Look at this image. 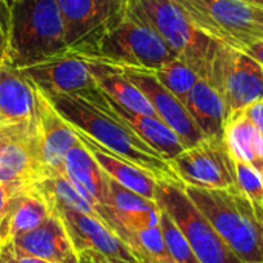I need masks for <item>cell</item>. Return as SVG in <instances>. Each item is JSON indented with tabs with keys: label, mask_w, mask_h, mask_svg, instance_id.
<instances>
[{
	"label": "cell",
	"mask_w": 263,
	"mask_h": 263,
	"mask_svg": "<svg viewBox=\"0 0 263 263\" xmlns=\"http://www.w3.org/2000/svg\"><path fill=\"white\" fill-rule=\"evenodd\" d=\"M206 79L222 96L230 117L263 100V66L243 49L216 42Z\"/></svg>",
	"instance_id": "7"
},
{
	"label": "cell",
	"mask_w": 263,
	"mask_h": 263,
	"mask_svg": "<svg viewBox=\"0 0 263 263\" xmlns=\"http://www.w3.org/2000/svg\"><path fill=\"white\" fill-rule=\"evenodd\" d=\"M108 176V174H106ZM108 228L122 240L126 231L139 233L159 225L156 202L125 188L108 176Z\"/></svg>",
	"instance_id": "17"
},
{
	"label": "cell",
	"mask_w": 263,
	"mask_h": 263,
	"mask_svg": "<svg viewBox=\"0 0 263 263\" xmlns=\"http://www.w3.org/2000/svg\"><path fill=\"white\" fill-rule=\"evenodd\" d=\"M52 210L46 199L32 186L17 190L9 202L8 211L0 222V237L9 242L42 225Z\"/></svg>",
	"instance_id": "21"
},
{
	"label": "cell",
	"mask_w": 263,
	"mask_h": 263,
	"mask_svg": "<svg viewBox=\"0 0 263 263\" xmlns=\"http://www.w3.org/2000/svg\"><path fill=\"white\" fill-rule=\"evenodd\" d=\"M128 12L153 28L200 77H206L217 40L202 32L176 0H129Z\"/></svg>",
	"instance_id": "4"
},
{
	"label": "cell",
	"mask_w": 263,
	"mask_h": 263,
	"mask_svg": "<svg viewBox=\"0 0 263 263\" xmlns=\"http://www.w3.org/2000/svg\"><path fill=\"white\" fill-rule=\"evenodd\" d=\"M247 2H250V3H253V5H256V6L263 8V0H247Z\"/></svg>",
	"instance_id": "38"
},
{
	"label": "cell",
	"mask_w": 263,
	"mask_h": 263,
	"mask_svg": "<svg viewBox=\"0 0 263 263\" xmlns=\"http://www.w3.org/2000/svg\"><path fill=\"white\" fill-rule=\"evenodd\" d=\"M185 185L211 190H239L234 160L223 139H205L170 160Z\"/></svg>",
	"instance_id": "11"
},
{
	"label": "cell",
	"mask_w": 263,
	"mask_h": 263,
	"mask_svg": "<svg viewBox=\"0 0 263 263\" xmlns=\"http://www.w3.org/2000/svg\"><path fill=\"white\" fill-rule=\"evenodd\" d=\"M15 2H17V0H5V3L8 5V8H9V9H11V6H12Z\"/></svg>",
	"instance_id": "39"
},
{
	"label": "cell",
	"mask_w": 263,
	"mask_h": 263,
	"mask_svg": "<svg viewBox=\"0 0 263 263\" xmlns=\"http://www.w3.org/2000/svg\"><path fill=\"white\" fill-rule=\"evenodd\" d=\"M77 134H79V139L82 140V143L91 151V154L94 156V159L97 160L100 168L111 179H114L125 188L140 194L142 197L156 202L159 180L153 174H149L143 168L109 153L108 149H105L103 146H100L99 143H96L85 134L79 133V131H77Z\"/></svg>",
	"instance_id": "22"
},
{
	"label": "cell",
	"mask_w": 263,
	"mask_h": 263,
	"mask_svg": "<svg viewBox=\"0 0 263 263\" xmlns=\"http://www.w3.org/2000/svg\"><path fill=\"white\" fill-rule=\"evenodd\" d=\"M46 174L34 119L0 123V182L22 190Z\"/></svg>",
	"instance_id": "10"
},
{
	"label": "cell",
	"mask_w": 263,
	"mask_h": 263,
	"mask_svg": "<svg viewBox=\"0 0 263 263\" xmlns=\"http://www.w3.org/2000/svg\"><path fill=\"white\" fill-rule=\"evenodd\" d=\"M79 254H80V263H94L91 260V257H89V254L86 251H82Z\"/></svg>",
	"instance_id": "37"
},
{
	"label": "cell",
	"mask_w": 263,
	"mask_h": 263,
	"mask_svg": "<svg viewBox=\"0 0 263 263\" xmlns=\"http://www.w3.org/2000/svg\"><path fill=\"white\" fill-rule=\"evenodd\" d=\"M9 242L20 251L49 263H80V254L76 250L66 227L55 213L35 230L14 237Z\"/></svg>",
	"instance_id": "18"
},
{
	"label": "cell",
	"mask_w": 263,
	"mask_h": 263,
	"mask_svg": "<svg viewBox=\"0 0 263 263\" xmlns=\"http://www.w3.org/2000/svg\"><path fill=\"white\" fill-rule=\"evenodd\" d=\"M18 69L45 96L80 94L97 88L86 60L72 52Z\"/></svg>",
	"instance_id": "14"
},
{
	"label": "cell",
	"mask_w": 263,
	"mask_h": 263,
	"mask_svg": "<svg viewBox=\"0 0 263 263\" xmlns=\"http://www.w3.org/2000/svg\"><path fill=\"white\" fill-rule=\"evenodd\" d=\"M159 206V205H157ZM159 227L162 231L163 242L173 260L176 263H199L197 257L194 256L190 243L186 242L182 230L174 222V219L168 214V211L159 206Z\"/></svg>",
	"instance_id": "27"
},
{
	"label": "cell",
	"mask_w": 263,
	"mask_h": 263,
	"mask_svg": "<svg viewBox=\"0 0 263 263\" xmlns=\"http://www.w3.org/2000/svg\"><path fill=\"white\" fill-rule=\"evenodd\" d=\"M57 0H17L11 6L6 60L23 68L68 54Z\"/></svg>",
	"instance_id": "2"
},
{
	"label": "cell",
	"mask_w": 263,
	"mask_h": 263,
	"mask_svg": "<svg viewBox=\"0 0 263 263\" xmlns=\"http://www.w3.org/2000/svg\"><path fill=\"white\" fill-rule=\"evenodd\" d=\"M32 119L46 173L65 171V159L68 153L80 142L77 131L59 114L52 103L39 89L37 108Z\"/></svg>",
	"instance_id": "16"
},
{
	"label": "cell",
	"mask_w": 263,
	"mask_h": 263,
	"mask_svg": "<svg viewBox=\"0 0 263 263\" xmlns=\"http://www.w3.org/2000/svg\"><path fill=\"white\" fill-rule=\"evenodd\" d=\"M46 202L49 203L52 213H55L66 227V231L79 253L89 250L106 257L139 263L131 250L100 219L80 213L54 199H46Z\"/></svg>",
	"instance_id": "15"
},
{
	"label": "cell",
	"mask_w": 263,
	"mask_h": 263,
	"mask_svg": "<svg viewBox=\"0 0 263 263\" xmlns=\"http://www.w3.org/2000/svg\"><path fill=\"white\" fill-rule=\"evenodd\" d=\"M69 52L82 55L128 14L129 0H57Z\"/></svg>",
	"instance_id": "9"
},
{
	"label": "cell",
	"mask_w": 263,
	"mask_h": 263,
	"mask_svg": "<svg viewBox=\"0 0 263 263\" xmlns=\"http://www.w3.org/2000/svg\"><path fill=\"white\" fill-rule=\"evenodd\" d=\"M185 191L240 262L263 263L254 210L240 190L185 185Z\"/></svg>",
	"instance_id": "3"
},
{
	"label": "cell",
	"mask_w": 263,
	"mask_h": 263,
	"mask_svg": "<svg viewBox=\"0 0 263 263\" xmlns=\"http://www.w3.org/2000/svg\"><path fill=\"white\" fill-rule=\"evenodd\" d=\"M91 257V260L94 263H133L129 260H125V259H117V257H106L100 253H96V251H86Z\"/></svg>",
	"instance_id": "33"
},
{
	"label": "cell",
	"mask_w": 263,
	"mask_h": 263,
	"mask_svg": "<svg viewBox=\"0 0 263 263\" xmlns=\"http://www.w3.org/2000/svg\"><path fill=\"white\" fill-rule=\"evenodd\" d=\"M0 263H49L35 256L26 254L15 248L11 242H6L0 253Z\"/></svg>",
	"instance_id": "29"
},
{
	"label": "cell",
	"mask_w": 263,
	"mask_h": 263,
	"mask_svg": "<svg viewBox=\"0 0 263 263\" xmlns=\"http://www.w3.org/2000/svg\"><path fill=\"white\" fill-rule=\"evenodd\" d=\"M156 203L179 225L199 263H242L188 197L185 185L159 180Z\"/></svg>",
	"instance_id": "8"
},
{
	"label": "cell",
	"mask_w": 263,
	"mask_h": 263,
	"mask_svg": "<svg viewBox=\"0 0 263 263\" xmlns=\"http://www.w3.org/2000/svg\"><path fill=\"white\" fill-rule=\"evenodd\" d=\"M17 190H14L12 186L0 182V222L3 220L6 211H8V206H9V202H11V197L12 194L15 193Z\"/></svg>",
	"instance_id": "31"
},
{
	"label": "cell",
	"mask_w": 263,
	"mask_h": 263,
	"mask_svg": "<svg viewBox=\"0 0 263 263\" xmlns=\"http://www.w3.org/2000/svg\"><path fill=\"white\" fill-rule=\"evenodd\" d=\"M208 37L245 49L263 42V8L247 0H176Z\"/></svg>",
	"instance_id": "6"
},
{
	"label": "cell",
	"mask_w": 263,
	"mask_h": 263,
	"mask_svg": "<svg viewBox=\"0 0 263 263\" xmlns=\"http://www.w3.org/2000/svg\"><path fill=\"white\" fill-rule=\"evenodd\" d=\"M6 48H8V37L0 28V62L6 60Z\"/></svg>",
	"instance_id": "36"
},
{
	"label": "cell",
	"mask_w": 263,
	"mask_h": 263,
	"mask_svg": "<svg viewBox=\"0 0 263 263\" xmlns=\"http://www.w3.org/2000/svg\"><path fill=\"white\" fill-rule=\"evenodd\" d=\"M236 182L240 193L253 206L263 205V176L251 165L234 160Z\"/></svg>",
	"instance_id": "28"
},
{
	"label": "cell",
	"mask_w": 263,
	"mask_h": 263,
	"mask_svg": "<svg viewBox=\"0 0 263 263\" xmlns=\"http://www.w3.org/2000/svg\"><path fill=\"white\" fill-rule=\"evenodd\" d=\"M35 108V86L8 60L0 62V123L29 120Z\"/></svg>",
	"instance_id": "20"
},
{
	"label": "cell",
	"mask_w": 263,
	"mask_h": 263,
	"mask_svg": "<svg viewBox=\"0 0 263 263\" xmlns=\"http://www.w3.org/2000/svg\"><path fill=\"white\" fill-rule=\"evenodd\" d=\"M80 57L148 71H157L179 59L153 28L129 12Z\"/></svg>",
	"instance_id": "5"
},
{
	"label": "cell",
	"mask_w": 263,
	"mask_h": 263,
	"mask_svg": "<svg viewBox=\"0 0 263 263\" xmlns=\"http://www.w3.org/2000/svg\"><path fill=\"white\" fill-rule=\"evenodd\" d=\"M77 96L83 97L89 103L96 105L97 108L122 120L146 145H149L159 156H162L168 162L177 157L183 149H186L182 140L179 139V136L159 117L139 114V112L123 108L122 105L114 102L109 96H106L99 86L91 91L80 92Z\"/></svg>",
	"instance_id": "13"
},
{
	"label": "cell",
	"mask_w": 263,
	"mask_h": 263,
	"mask_svg": "<svg viewBox=\"0 0 263 263\" xmlns=\"http://www.w3.org/2000/svg\"><path fill=\"white\" fill-rule=\"evenodd\" d=\"M153 72L159 79V82L165 88H168L183 105H185L193 86L196 85V82L200 77L194 68H191L188 63H185L180 59H176Z\"/></svg>",
	"instance_id": "26"
},
{
	"label": "cell",
	"mask_w": 263,
	"mask_h": 263,
	"mask_svg": "<svg viewBox=\"0 0 263 263\" xmlns=\"http://www.w3.org/2000/svg\"><path fill=\"white\" fill-rule=\"evenodd\" d=\"M65 171L80 193L94 205L108 227V176L82 140L68 153L65 159Z\"/></svg>",
	"instance_id": "19"
},
{
	"label": "cell",
	"mask_w": 263,
	"mask_h": 263,
	"mask_svg": "<svg viewBox=\"0 0 263 263\" xmlns=\"http://www.w3.org/2000/svg\"><path fill=\"white\" fill-rule=\"evenodd\" d=\"M9 18H11V9L8 8L5 0H0V28L3 29L6 37L9 31Z\"/></svg>",
	"instance_id": "32"
},
{
	"label": "cell",
	"mask_w": 263,
	"mask_h": 263,
	"mask_svg": "<svg viewBox=\"0 0 263 263\" xmlns=\"http://www.w3.org/2000/svg\"><path fill=\"white\" fill-rule=\"evenodd\" d=\"M45 97L76 131L85 134L109 153L143 168L157 180L185 185L174 173L170 162L159 156L117 117L77 94H52Z\"/></svg>",
	"instance_id": "1"
},
{
	"label": "cell",
	"mask_w": 263,
	"mask_h": 263,
	"mask_svg": "<svg viewBox=\"0 0 263 263\" xmlns=\"http://www.w3.org/2000/svg\"><path fill=\"white\" fill-rule=\"evenodd\" d=\"M85 60L96 80V85L114 102H117L119 105H122L129 111L157 117L153 105L148 102L145 94L122 72L119 66L96 62V60H88V59Z\"/></svg>",
	"instance_id": "24"
},
{
	"label": "cell",
	"mask_w": 263,
	"mask_h": 263,
	"mask_svg": "<svg viewBox=\"0 0 263 263\" xmlns=\"http://www.w3.org/2000/svg\"><path fill=\"white\" fill-rule=\"evenodd\" d=\"M223 140L233 160L254 166L263 176V137L243 112L228 119Z\"/></svg>",
	"instance_id": "25"
},
{
	"label": "cell",
	"mask_w": 263,
	"mask_h": 263,
	"mask_svg": "<svg viewBox=\"0 0 263 263\" xmlns=\"http://www.w3.org/2000/svg\"><path fill=\"white\" fill-rule=\"evenodd\" d=\"M122 72L145 94L148 102L153 105L157 117L165 122L182 140L185 148H191L205 140V136L196 125L186 106L168 89L165 88L153 71L119 66Z\"/></svg>",
	"instance_id": "12"
},
{
	"label": "cell",
	"mask_w": 263,
	"mask_h": 263,
	"mask_svg": "<svg viewBox=\"0 0 263 263\" xmlns=\"http://www.w3.org/2000/svg\"><path fill=\"white\" fill-rule=\"evenodd\" d=\"M245 52H248L251 57H254L260 65L263 66V42H257V43H253L250 45L248 48L243 49Z\"/></svg>",
	"instance_id": "34"
},
{
	"label": "cell",
	"mask_w": 263,
	"mask_h": 263,
	"mask_svg": "<svg viewBox=\"0 0 263 263\" xmlns=\"http://www.w3.org/2000/svg\"><path fill=\"white\" fill-rule=\"evenodd\" d=\"M256 222H257V230H259V239H260V251L263 256V205L262 206H253Z\"/></svg>",
	"instance_id": "35"
},
{
	"label": "cell",
	"mask_w": 263,
	"mask_h": 263,
	"mask_svg": "<svg viewBox=\"0 0 263 263\" xmlns=\"http://www.w3.org/2000/svg\"><path fill=\"white\" fill-rule=\"evenodd\" d=\"M242 112L254 123V126L259 129V133L262 134L263 137V100H259V102L250 105Z\"/></svg>",
	"instance_id": "30"
},
{
	"label": "cell",
	"mask_w": 263,
	"mask_h": 263,
	"mask_svg": "<svg viewBox=\"0 0 263 263\" xmlns=\"http://www.w3.org/2000/svg\"><path fill=\"white\" fill-rule=\"evenodd\" d=\"M185 106L205 139H223L230 117L228 109L222 96L206 77H199L185 102Z\"/></svg>",
	"instance_id": "23"
},
{
	"label": "cell",
	"mask_w": 263,
	"mask_h": 263,
	"mask_svg": "<svg viewBox=\"0 0 263 263\" xmlns=\"http://www.w3.org/2000/svg\"><path fill=\"white\" fill-rule=\"evenodd\" d=\"M5 243H6V242L0 237V253H2V248H3V245H5Z\"/></svg>",
	"instance_id": "40"
}]
</instances>
